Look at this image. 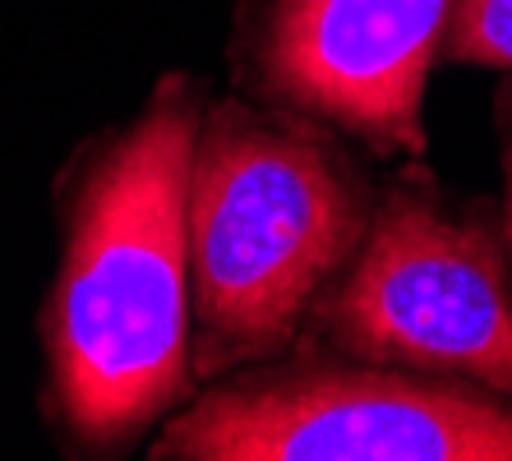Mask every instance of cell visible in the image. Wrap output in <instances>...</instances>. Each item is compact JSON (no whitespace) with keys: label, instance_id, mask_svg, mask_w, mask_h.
I'll use <instances>...</instances> for the list:
<instances>
[{"label":"cell","instance_id":"6da1fadb","mask_svg":"<svg viewBox=\"0 0 512 461\" xmlns=\"http://www.w3.org/2000/svg\"><path fill=\"white\" fill-rule=\"evenodd\" d=\"M208 83L157 74L134 116L60 166L56 277L37 309L42 420L65 457L116 461L194 397L185 180Z\"/></svg>","mask_w":512,"mask_h":461},{"label":"cell","instance_id":"7a4b0ae2","mask_svg":"<svg viewBox=\"0 0 512 461\" xmlns=\"http://www.w3.org/2000/svg\"><path fill=\"white\" fill-rule=\"evenodd\" d=\"M379 166L310 120L213 88L185 180L194 379L291 346L365 236Z\"/></svg>","mask_w":512,"mask_h":461},{"label":"cell","instance_id":"3957f363","mask_svg":"<svg viewBox=\"0 0 512 461\" xmlns=\"http://www.w3.org/2000/svg\"><path fill=\"white\" fill-rule=\"evenodd\" d=\"M148 461H512V392L360 360L300 332L199 383Z\"/></svg>","mask_w":512,"mask_h":461},{"label":"cell","instance_id":"277c9868","mask_svg":"<svg viewBox=\"0 0 512 461\" xmlns=\"http://www.w3.org/2000/svg\"><path fill=\"white\" fill-rule=\"evenodd\" d=\"M300 332L360 360L512 392V263L499 199L448 185L429 157L379 166L365 236Z\"/></svg>","mask_w":512,"mask_h":461},{"label":"cell","instance_id":"5b68a950","mask_svg":"<svg viewBox=\"0 0 512 461\" xmlns=\"http://www.w3.org/2000/svg\"><path fill=\"white\" fill-rule=\"evenodd\" d=\"M453 0H231V93L346 139L374 166L429 157L425 88Z\"/></svg>","mask_w":512,"mask_h":461},{"label":"cell","instance_id":"8992f818","mask_svg":"<svg viewBox=\"0 0 512 461\" xmlns=\"http://www.w3.org/2000/svg\"><path fill=\"white\" fill-rule=\"evenodd\" d=\"M439 65L512 74V0H453Z\"/></svg>","mask_w":512,"mask_h":461},{"label":"cell","instance_id":"52a82bcc","mask_svg":"<svg viewBox=\"0 0 512 461\" xmlns=\"http://www.w3.org/2000/svg\"><path fill=\"white\" fill-rule=\"evenodd\" d=\"M494 134H499V226H503V245H508L512 263V74H499L494 83Z\"/></svg>","mask_w":512,"mask_h":461}]
</instances>
